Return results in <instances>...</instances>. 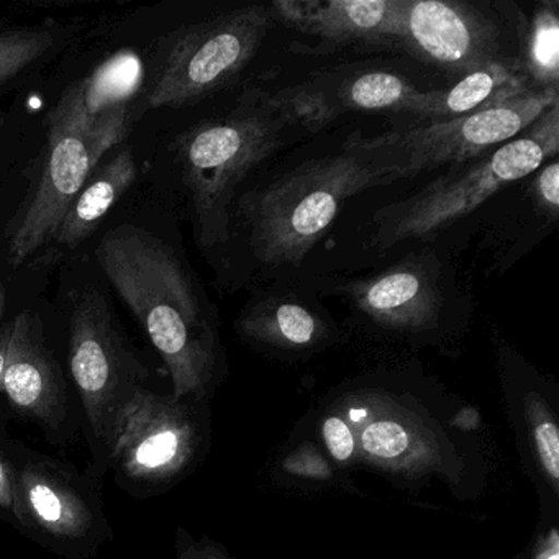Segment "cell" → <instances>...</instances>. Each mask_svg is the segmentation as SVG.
Returning a JSON list of instances; mask_svg holds the SVG:
<instances>
[{"label":"cell","instance_id":"1","mask_svg":"<svg viewBox=\"0 0 559 559\" xmlns=\"http://www.w3.org/2000/svg\"><path fill=\"white\" fill-rule=\"evenodd\" d=\"M97 261L165 361L175 397L199 394L217 361V332L175 250L143 228L122 225L104 235Z\"/></svg>","mask_w":559,"mask_h":559},{"label":"cell","instance_id":"2","mask_svg":"<svg viewBox=\"0 0 559 559\" xmlns=\"http://www.w3.org/2000/svg\"><path fill=\"white\" fill-rule=\"evenodd\" d=\"M394 181V171L356 140L340 155L304 163L241 199L254 254L267 266H297L348 199Z\"/></svg>","mask_w":559,"mask_h":559},{"label":"cell","instance_id":"3","mask_svg":"<svg viewBox=\"0 0 559 559\" xmlns=\"http://www.w3.org/2000/svg\"><path fill=\"white\" fill-rule=\"evenodd\" d=\"M289 127L271 97L254 94L227 116L199 123L176 140V158L191 192L202 247L227 241L238 186L284 145Z\"/></svg>","mask_w":559,"mask_h":559},{"label":"cell","instance_id":"4","mask_svg":"<svg viewBox=\"0 0 559 559\" xmlns=\"http://www.w3.org/2000/svg\"><path fill=\"white\" fill-rule=\"evenodd\" d=\"M558 152L559 110L555 106L499 148L454 166L417 194L382 209L376 215V243L391 248L448 227L500 189L538 171Z\"/></svg>","mask_w":559,"mask_h":559},{"label":"cell","instance_id":"5","mask_svg":"<svg viewBox=\"0 0 559 559\" xmlns=\"http://www.w3.org/2000/svg\"><path fill=\"white\" fill-rule=\"evenodd\" d=\"M274 22L270 8L250 5L176 32L166 45L148 106L179 109L224 90L257 57Z\"/></svg>","mask_w":559,"mask_h":559},{"label":"cell","instance_id":"6","mask_svg":"<svg viewBox=\"0 0 559 559\" xmlns=\"http://www.w3.org/2000/svg\"><path fill=\"white\" fill-rule=\"evenodd\" d=\"M558 106V90H532L515 99L460 119L421 123L374 139H358L359 146L408 178L443 165H463L519 136L543 114Z\"/></svg>","mask_w":559,"mask_h":559},{"label":"cell","instance_id":"7","mask_svg":"<svg viewBox=\"0 0 559 559\" xmlns=\"http://www.w3.org/2000/svg\"><path fill=\"white\" fill-rule=\"evenodd\" d=\"M126 135L84 132L73 122L63 103L51 110L44 166L34 191L22 205L9 237V261L22 267L53 241L74 199L99 166L100 159Z\"/></svg>","mask_w":559,"mask_h":559},{"label":"cell","instance_id":"8","mask_svg":"<svg viewBox=\"0 0 559 559\" xmlns=\"http://www.w3.org/2000/svg\"><path fill=\"white\" fill-rule=\"evenodd\" d=\"M70 368L91 430L109 443L120 402L135 384L136 362L112 320L106 299L84 290L74 300L70 319Z\"/></svg>","mask_w":559,"mask_h":559},{"label":"cell","instance_id":"9","mask_svg":"<svg viewBox=\"0 0 559 559\" xmlns=\"http://www.w3.org/2000/svg\"><path fill=\"white\" fill-rule=\"evenodd\" d=\"M179 401L139 385L120 402L107 444L123 477L153 486L185 469L194 453L195 433Z\"/></svg>","mask_w":559,"mask_h":559},{"label":"cell","instance_id":"10","mask_svg":"<svg viewBox=\"0 0 559 559\" xmlns=\"http://www.w3.org/2000/svg\"><path fill=\"white\" fill-rule=\"evenodd\" d=\"M402 50L454 74L500 60L499 37L486 15L460 2L404 0Z\"/></svg>","mask_w":559,"mask_h":559},{"label":"cell","instance_id":"11","mask_svg":"<svg viewBox=\"0 0 559 559\" xmlns=\"http://www.w3.org/2000/svg\"><path fill=\"white\" fill-rule=\"evenodd\" d=\"M417 93V87L397 74L361 71L320 74L274 94L271 103L286 117L290 127L317 132L345 114L374 110L407 114Z\"/></svg>","mask_w":559,"mask_h":559},{"label":"cell","instance_id":"12","mask_svg":"<svg viewBox=\"0 0 559 559\" xmlns=\"http://www.w3.org/2000/svg\"><path fill=\"white\" fill-rule=\"evenodd\" d=\"M404 0H280L270 5L274 21L323 47L384 45L402 48Z\"/></svg>","mask_w":559,"mask_h":559},{"label":"cell","instance_id":"13","mask_svg":"<svg viewBox=\"0 0 559 559\" xmlns=\"http://www.w3.org/2000/svg\"><path fill=\"white\" fill-rule=\"evenodd\" d=\"M14 496L15 519L53 542H86L96 530L90 497L53 464L28 461L14 469Z\"/></svg>","mask_w":559,"mask_h":559},{"label":"cell","instance_id":"14","mask_svg":"<svg viewBox=\"0 0 559 559\" xmlns=\"http://www.w3.org/2000/svg\"><path fill=\"white\" fill-rule=\"evenodd\" d=\"M2 391L19 414L45 427L58 428L67 417L60 371L45 345L37 317L27 310L12 322Z\"/></svg>","mask_w":559,"mask_h":559},{"label":"cell","instance_id":"15","mask_svg":"<svg viewBox=\"0 0 559 559\" xmlns=\"http://www.w3.org/2000/svg\"><path fill=\"white\" fill-rule=\"evenodd\" d=\"M143 83V63L132 50L119 51L61 97L84 132H129V106Z\"/></svg>","mask_w":559,"mask_h":559},{"label":"cell","instance_id":"16","mask_svg":"<svg viewBox=\"0 0 559 559\" xmlns=\"http://www.w3.org/2000/svg\"><path fill=\"white\" fill-rule=\"evenodd\" d=\"M533 86L522 61L500 60L483 64L447 90L420 91L408 107V116L424 123L447 122L515 99Z\"/></svg>","mask_w":559,"mask_h":559},{"label":"cell","instance_id":"17","mask_svg":"<svg viewBox=\"0 0 559 559\" xmlns=\"http://www.w3.org/2000/svg\"><path fill=\"white\" fill-rule=\"evenodd\" d=\"M352 296L366 316L394 329H424L440 307L433 283L414 264H401L356 284Z\"/></svg>","mask_w":559,"mask_h":559},{"label":"cell","instance_id":"18","mask_svg":"<svg viewBox=\"0 0 559 559\" xmlns=\"http://www.w3.org/2000/svg\"><path fill=\"white\" fill-rule=\"evenodd\" d=\"M139 168L132 150L123 148L104 166H97L81 194L64 214L51 243L74 250L86 241L127 189L135 182Z\"/></svg>","mask_w":559,"mask_h":559},{"label":"cell","instance_id":"19","mask_svg":"<svg viewBox=\"0 0 559 559\" xmlns=\"http://www.w3.org/2000/svg\"><path fill=\"white\" fill-rule=\"evenodd\" d=\"M248 335L280 345L307 346L322 335L323 325L307 307L284 299H267L251 306L241 319Z\"/></svg>","mask_w":559,"mask_h":559},{"label":"cell","instance_id":"20","mask_svg":"<svg viewBox=\"0 0 559 559\" xmlns=\"http://www.w3.org/2000/svg\"><path fill=\"white\" fill-rule=\"evenodd\" d=\"M522 63L533 86L558 90L559 17L556 2H545L536 11L530 25L525 61Z\"/></svg>","mask_w":559,"mask_h":559},{"label":"cell","instance_id":"21","mask_svg":"<svg viewBox=\"0 0 559 559\" xmlns=\"http://www.w3.org/2000/svg\"><path fill=\"white\" fill-rule=\"evenodd\" d=\"M57 41L50 28L0 32V86L47 57Z\"/></svg>","mask_w":559,"mask_h":559},{"label":"cell","instance_id":"22","mask_svg":"<svg viewBox=\"0 0 559 559\" xmlns=\"http://www.w3.org/2000/svg\"><path fill=\"white\" fill-rule=\"evenodd\" d=\"M362 447L372 456L392 460L408 447V435L395 421H374L361 433Z\"/></svg>","mask_w":559,"mask_h":559},{"label":"cell","instance_id":"23","mask_svg":"<svg viewBox=\"0 0 559 559\" xmlns=\"http://www.w3.org/2000/svg\"><path fill=\"white\" fill-rule=\"evenodd\" d=\"M536 453H538L539 463L545 469L546 476L556 483L559 479V435L558 428L548 418L536 421L535 431Z\"/></svg>","mask_w":559,"mask_h":559},{"label":"cell","instance_id":"24","mask_svg":"<svg viewBox=\"0 0 559 559\" xmlns=\"http://www.w3.org/2000/svg\"><path fill=\"white\" fill-rule=\"evenodd\" d=\"M559 166L556 158L551 159L546 166H542V171L536 176L535 195L539 207L551 218L558 217L559 209Z\"/></svg>","mask_w":559,"mask_h":559},{"label":"cell","instance_id":"25","mask_svg":"<svg viewBox=\"0 0 559 559\" xmlns=\"http://www.w3.org/2000/svg\"><path fill=\"white\" fill-rule=\"evenodd\" d=\"M326 448L336 461H346L355 451V440L348 425L340 417L326 418L322 427Z\"/></svg>","mask_w":559,"mask_h":559},{"label":"cell","instance_id":"26","mask_svg":"<svg viewBox=\"0 0 559 559\" xmlns=\"http://www.w3.org/2000/svg\"><path fill=\"white\" fill-rule=\"evenodd\" d=\"M14 469L0 456V509L14 513Z\"/></svg>","mask_w":559,"mask_h":559},{"label":"cell","instance_id":"27","mask_svg":"<svg viewBox=\"0 0 559 559\" xmlns=\"http://www.w3.org/2000/svg\"><path fill=\"white\" fill-rule=\"evenodd\" d=\"M12 322L0 329V391L4 382L5 362H8L9 342H11Z\"/></svg>","mask_w":559,"mask_h":559},{"label":"cell","instance_id":"28","mask_svg":"<svg viewBox=\"0 0 559 559\" xmlns=\"http://www.w3.org/2000/svg\"><path fill=\"white\" fill-rule=\"evenodd\" d=\"M178 559H224V556L218 555L212 548H199V546H191L186 549Z\"/></svg>","mask_w":559,"mask_h":559},{"label":"cell","instance_id":"29","mask_svg":"<svg viewBox=\"0 0 559 559\" xmlns=\"http://www.w3.org/2000/svg\"><path fill=\"white\" fill-rule=\"evenodd\" d=\"M5 306H8V290L0 284V320L4 319Z\"/></svg>","mask_w":559,"mask_h":559}]
</instances>
